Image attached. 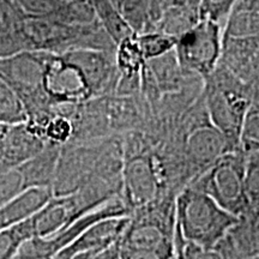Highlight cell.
<instances>
[{
  "label": "cell",
  "mask_w": 259,
  "mask_h": 259,
  "mask_svg": "<svg viewBox=\"0 0 259 259\" xmlns=\"http://www.w3.org/2000/svg\"><path fill=\"white\" fill-rule=\"evenodd\" d=\"M238 0H200L198 18L221 24Z\"/></svg>",
  "instance_id": "obj_21"
},
{
  "label": "cell",
  "mask_w": 259,
  "mask_h": 259,
  "mask_svg": "<svg viewBox=\"0 0 259 259\" xmlns=\"http://www.w3.org/2000/svg\"><path fill=\"white\" fill-rule=\"evenodd\" d=\"M227 238L240 259L259 254V206L250 208L241 215Z\"/></svg>",
  "instance_id": "obj_9"
},
{
  "label": "cell",
  "mask_w": 259,
  "mask_h": 259,
  "mask_svg": "<svg viewBox=\"0 0 259 259\" xmlns=\"http://www.w3.org/2000/svg\"><path fill=\"white\" fill-rule=\"evenodd\" d=\"M176 197L168 193L131 212L119 259H176Z\"/></svg>",
  "instance_id": "obj_1"
},
{
  "label": "cell",
  "mask_w": 259,
  "mask_h": 259,
  "mask_svg": "<svg viewBox=\"0 0 259 259\" xmlns=\"http://www.w3.org/2000/svg\"><path fill=\"white\" fill-rule=\"evenodd\" d=\"M93 5L96 17H99L100 23L115 46L125 38L134 36L135 32L121 17V15L116 11L111 0H94Z\"/></svg>",
  "instance_id": "obj_14"
},
{
  "label": "cell",
  "mask_w": 259,
  "mask_h": 259,
  "mask_svg": "<svg viewBox=\"0 0 259 259\" xmlns=\"http://www.w3.org/2000/svg\"><path fill=\"white\" fill-rule=\"evenodd\" d=\"M174 52L181 69L205 78L216 70L221 57L220 24L199 19L178 37Z\"/></svg>",
  "instance_id": "obj_7"
},
{
  "label": "cell",
  "mask_w": 259,
  "mask_h": 259,
  "mask_svg": "<svg viewBox=\"0 0 259 259\" xmlns=\"http://www.w3.org/2000/svg\"><path fill=\"white\" fill-rule=\"evenodd\" d=\"M178 8L189 10V11H197L200 4V0H170Z\"/></svg>",
  "instance_id": "obj_22"
},
{
  "label": "cell",
  "mask_w": 259,
  "mask_h": 259,
  "mask_svg": "<svg viewBox=\"0 0 259 259\" xmlns=\"http://www.w3.org/2000/svg\"><path fill=\"white\" fill-rule=\"evenodd\" d=\"M253 100L252 89L227 70H215L205 77L203 101L206 113L233 151L240 150L242 121Z\"/></svg>",
  "instance_id": "obj_4"
},
{
  "label": "cell",
  "mask_w": 259,
  "mask_h": 259,
  "mask_svg": "<svg viewBox=\"0 0 259 259\" xmlns=\"http://www.w3.org/2000/svg\"><path fill=\"white\" fill-rule=\"evenodd\" d=\"M239 148L250 154L259 150V100H254L246 112L240 132Z\"/></svg>",
  "instance_id": "obj_18"
},
{
  "label": "cell",
  "mask_w": 259,
  "mask_h": 259,
  "mask_svg": "<svg viewBox=\"0 0 259 259\" xmlns=\"http://www.w3.org/2000/svg\"><path fill=\"white\" fill-rule=\"evenodd\" d=\"M23 16L14 0H0V58L25 51L21 32Z\"/></svg>",
  "instance_id": "obj_10"
},
{
  "label": "cell",
  "mask_w": 259,
  "mask_h": 259,
  "mask_svg": "<svg viewBox=\"0 0 259 259\" xmlns=\"http://www.w3.org/2000/svg\"><path fill=\"white\" fill-rule=\"evenodd\" d=\"M27 118L21 100L0 77V124H21L27 121Z\"/></svg>",
  "instance_id": "obj_16"
},
{
  "label": "cell",
  "mask_w": 259,
  "mask_h": 259,
  "mask_svg": "<svg viewBox=\"0 0 259 259\" xmlns=\"http://www.w3.org/2000/svg\"><path fill=\"white\" fill-rule=\"evenodd\" d=\"M121 198L130 211L168 193H177L169 185L166 156L154 151L142 137L135 136L122 143Z\"/></svg>",
  "instance_id": "obj_2"
},
{
  "label": "cell",
  "mask_w": 259,
  "mask_h": 259,
  "mask_svg": "<svg viewBox=\"0 0 259 259\" xmlns=\"http://www.w3.org/2000/svg\"><path fill=\"white\" fill-rule=\"evenodd\" d=\"M246 154L228 151L194 176L187 185L205 193L227 211L240 218L250 209L245 190Z\"/></svg>",
  "instance_id": "obj_6"
},
{
  "label": "cell",
  "mask_w": 259,
  "mask_h": 259,
  "mask_svg": "<svg viewBox=\"0 0 259 259\" xmlns=\"http://www.w3.org/2000/svg\"><path fill=\"white\" fill-rule=\"evenodd\" d=\"M176 259H240L228 238L213 246H200L187 242L176 233Z\"/></svg>",
  "instance_id": "obj_13"
},
{
  "label": "cell",
  "mask_w": 259,
  "mask_h": 259,
  "mask_svg": "<svg viewBox=\"0 0 259 259\" xmlns=\"http://www.w3.org/2000/svg\"><path fill=\"white\" fill-rule=\"evenodd\" d=\"M34 238L29 218L0 231V259H16L25 241Z\"/></svg>",
  "instance_id": "obj_15"
},
{
  "label": "cell",
  "mask_w": 259,
  "mask_h": 259,
  "mask_svg": "<svg viewBox=\"0 0 259 259\" xmlns=\"http://www.w3.org/2000/svg\"><path fill=\"white\" fill-rule=\"evenodd\" d=\"M25 190H28V186L19 167L2 171L0 173V208Z\"/></svg>",
  "instance_id": "obj_19"
},
{
  "label": "cell",
  "mask_w": 259,
  "mask_h": 259,
  "mask_svg": "<svg viewBox=\"0 0 259 259\" xmlns=\"http://www.w3.org/2000/svg\"><path fill=\"white\" fill-rule=\"evenodd\" d=\"M239 222L205 193L185 185L176 197V233L187 242L213 246Z\"/></svg>",
  "instance_id": "obj_3"
},
{
  "label": "cell",
  "mask_w": 259,
  "mask_h": 259,
  "mask_svg": "<svg viewBox=\"0 0 259 259\" xmlns=\"http://www.w3.org/2000/svg\"><path fill=\"white\" fill-rule=\"evenodd\" d=\"M135 35L147 32L160 18V0H111Z\"/></svg>",
  "instance_id": "obj_11"
},
{
  "label": "cell",
  "mask_w": 259,
  "mask_h": 259,
  "mask_svg": "<svg viewBox=\"0 0 259 259\" xmlns=\"http://www.w3.org/2000/svg\"><path fill=\"white\" fill-rule=\"evenodd\" d=\"M130 216H114L94 223L53 259H72L82 253H100L118 245Z\"/></svg>",
  "instance_id": "obj_8"
},
{
  "label": "cell",
  "mask_w": 259,
  "mask_h": 259,
  "mask_svg": "<svg viewBox=\"0 0 259 259\" xmlns=\"http://www.w3.org/2000/svg\"><path fill=\"white\" fill-rule=\"evenodd\" d=\"M178 38L166 32H144L137 35V41L145 60H153L174 51Z\"/></svg>",
  "instance_id": "obj_17"
},
{
  "label": "cell",
  "mask_w": 259,
  "mask_h": 259,
  "mask_svg": "<svg viewBox=\"0 0 259 259\" xmlns=\"http://www.w3.org/2000/svg\"><path fill=\"white\" fill-rule=\"evenodd\" d=\"M176 149L192 178L212 164L223 154L233 151L220 130L212 124L206 113L203 97L184 116L176 135Z\"/></svg>",
  "instance_id": "obj_5"
},
{
  "label": "cell",
  "mask_w": 259,
  "mask_h": 259,
  "mask_svg": "<svg viewBox=\"0 0 259 259\" xmlns=\"http://www.w3.org/2000/svg\"><path fill=\"white\" fill-rule=\"evenodd\" d=\"M245 259H259V254L253 255V257H250V258H245Z\"/></svg>",
  "instance_id": "obj_23"
},
{
  "label": "cell",
  "mask_w": 259,
  "mask_h": 259,
  "mask_svg": "<svg viewBox=\"0 0 259 259\" xmlns=\"http://www.w3.org/2000/svg\"><path fill=\"white\" fill-rule=\"evenodd\" d=\"M245 190L250 208L259 206V150L246 154Z\"/></svg>",
  "instance_id": "obj_20"
},
{
  "label": "cell",
  "mask_w": 259,
  "mask_h": 259,
  "mask_svg": "<svg viewBox=\"0 0 259 259\" xmlns=\"http://www.w3.org/2000/svg\"><path fill=\"white\" fill-rule=\"evenodd\" d=\"M145 58L139 48L137 35L130 36L116 45L115 64L121 79L119 85L122 83L137 84V79L141 71L145 66Z\"/></svg>",
  "instance_id": "obj_12"
}]
</instances>
